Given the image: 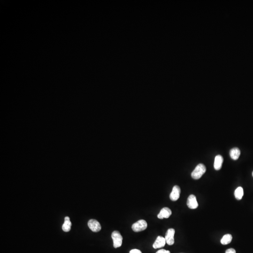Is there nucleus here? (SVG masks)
<instances>
[{"instance_id": "1", "label": "nucleus", "mask_w": 253, "mask_h": 253, "mask_svg": "<svg viewBox=\"0 0 253 253\" xmlns=\"http://www.w3.org/2000/svg\"><path fill=\"white\" fill-rule=\"evenodd\" d=\"M206 171V168L203 164H199L195 168L191 174L193 179L198 180Z\"/></svg>"}, {"instance_id": "13", "label": "nucleus", "mask_w": 253, "mask_h": 253, "mask_svg": "<svg viewBox=\"0 0 253 253\" xmlns=\"http://www.w3.org/2000/svg\"><path fill=\"white\" fill-rule=\"evenodd\" d=\"M243 195H244V190L242 187H239L236 189L234 192V196L236 199L238 200H240L242 199Z\"/></svg>"}, {"instance_id": "18", "label": "nucleus", "mask_w": 253, "mask_h": 253, "mask_svg": "<svg viewBox=\"0 0 253 253\" xmlns=\"http://www.w3.org/2000/svg\"></svg>"}, {"instance_id": "15", "label": "nucleus", "mask_w": 253, "mask_h": 253, "mask_svg": "<svg viewBox=\"0 0 253 253\" xmlns=\"http://www.w3.org/2000/svg\"><path fill=\"white\" fill-rule=\"evenodd\" d=\"M156 253H171L169 250H166L164 249H161L157 251Z\"/></svg>"}, {"instance_id": "2", "label": "nucleus", "mask_w": 253, "mask_h": 253, "mask_svg": "<svg viewBox=\"0 0 253 253\" xmlns=\"http://www.w3.org/2000/svg\"><path fill=\"white\" fill-rule=\"evenodd\" d=\"M112 238L113 240V247L118 248L120 247L122 245L123 238L120 232L117 231H113L112 233Z\"/></svg>"}, {"instance_id": "8", "label": "nucleus", "mask_w": 253, "mask_h": 253, "mask_svg": "<svg viewBox=\"0 0 253 253\" xmlns=\"http://www.w3.org/2000/svg\"><path fill=\"white\" fill-rule=\"evenodd\" d=\"M166 243L165 238L163 237L162 236H159L153 244V247L154 249L161 248L165 246Z\"/></svg>"}, {"instance_id": "12", "label": "nucleus", "mask_w": 253, "mask_h": 253, "mask_svg": "<svg viewBox=\"0 0 253 253\" xmlns=\"http://www.w3.org/2000/svg\"><path fill=\"white\" fill-rule=\"evenodd\" d=\"M240 155V151L238 148H233L230 150V155L232 159L236 160L239 158Z\"/></svg>"}, {"instance_id": "4", "label": "nucleus", "mask_w": 253, "mask_h": 253, "mask_svg": "<svg viewBox=\"0 0 253 253\" xmlns=\"http://www.w3.org/2000/svg\"><path fill=\"white\" fill-rule=\"evenodd\" d=\"M174 234L175 230L174 229H169L167 231L166 236H165V239H166V243L168 245H173L174 243Z\"/></svg>"}, {"instance_id": "16", "label": "nucleus", "mask_w": 253, "mask_h": 253, "mask_svg": "<svg viewBox=\"0 0 253 253\" xmlns=\"http://www.w3.org/2000/svg\"><path fill=\"white\" fill-rule=\"evenodd\" d=\"M225 253H236V250L233 248H229L226 250Z\"/></svg>"}, {"instance_id": "14", "label": "nucleus", "mask_w": 253, "mask_h": 253, "mask_svg": "<svg viewBox=\"0 0 253 253\" xmlns=\"http://www.w3.org/2000/svg\"><path fill=\"white\" fill-rule=\"evenodd\" d=\"M232 239V237L231 234H225L221 240L220 242L223 245H227L231 242Z\"/></svg>"}, {"instance_id": "3", "label": "nucleus", "mask_w": 253, "mask_h": 253, "mask_svg": "<svg viewBox=\"0 0 253 253\" xmlns=\"http://www.w3.org/2000/svg\"><path fill=\"white\" fill-rule=\"evenodd\" d=\"M147 227V223L146 221L143 219L139 220L138 221L133 224L132 229L135 232H139L145 230Z\"/></svg>"}, {"instance_id": "17", "label": "nucleus", "mask_w": 253, "mask_h": 253, "mask_svg": "<svg viewBox=\"0 0 253 253\" xmlns=\"http://www.w3.org/2000/svg\"><path fill=\"white\" fill-rule=\"evenodd\" d=\"M129 253H142V252L139 249H134L130 250Z\"/></svg>"}, {"instance_id": "11", "label": "nucleus", "mask_w": 253, "mask_h": 253, "mask_svg": "<svg viewBox=\"0 0 253 253\" xmlns=\"http://www.w3.org/2000/svg\"><path fill=\"white\" fill-rule=\"evenodd\" d=\"M72 223L70 221V218L69 217H66L64 218V222L62 226V229H63V231L65 232H68L70 231L71 229V227Z\"/></svg>"}, {"instance_id": "10", "label": "nucleus", "mask_w": 253, "mask_h": 253, "mask_svg": "<svg viewBox=\"0 0 253 253\" xmlns=\"http://www.w3.org/2000/svg\"><path fill=\"white\" fill-rule=\"evenodd\" d=\"M223 160V158L221 155H218L216 156L214 164V167L215 170H219L221 168Z\"/></svg>"}, {"instance_id": "5", "label": "nucleus", "mask_w": 253, "mask_h": 253, "mask_svg": "<svg viewBox=\"0 0 253 253\" xmlns=\"http://www.w3.org/2000/svg\"><path fill=\"white\" fill-rule=\"evenodd\" d=\"M89 228L94 232H98L101 229L100 223L95 219H90L88 223Z\"/></svg>"}, {"instance_id": "6", "label": "nucleus", "mask_w": 253, "mask_h": 253, "mask_svg": "<svg viewBox=\"0 0 253 253\" xmlns=\"http://www.w3.org/2000/svg\"><path fill=\"white\" fill-rule=\"evenodd\" d=\"M187 206L191 209H196L198 206V204L197 201V198L194 195L189 196L187 202Z\"/></svg>"}, {"instance_id": "9", "label": "nucleus", "mask_w": 253, "mask_h": 253, "mask_svg": "<svg viewBox=\"0 0 253 253\" xmlns=\"http://www.w3.org/2000/svg\"><path fill=\"white\" fill-rule=\"evenodd\" d=\"M172 211L168 207L163 208L158 215V217L159 219L168 218L172 215Z\"/></svg>"}, {"instance_id": "7", "label": "nucleus", "mask_w": 253, "mask_h": 253, "mask_svg": "<svg viewBox=\"0 0 253 253\" xmlns=\"http://www.w3.org/2000/svg\"><path fill=\"white\" fill-rule=\"evenodd\" d=\"M181 189L178 186H174L173 187L172 192L170 195V198L173 201H176L178 200L180 197Z\"/></svg>"}]
</instances>
